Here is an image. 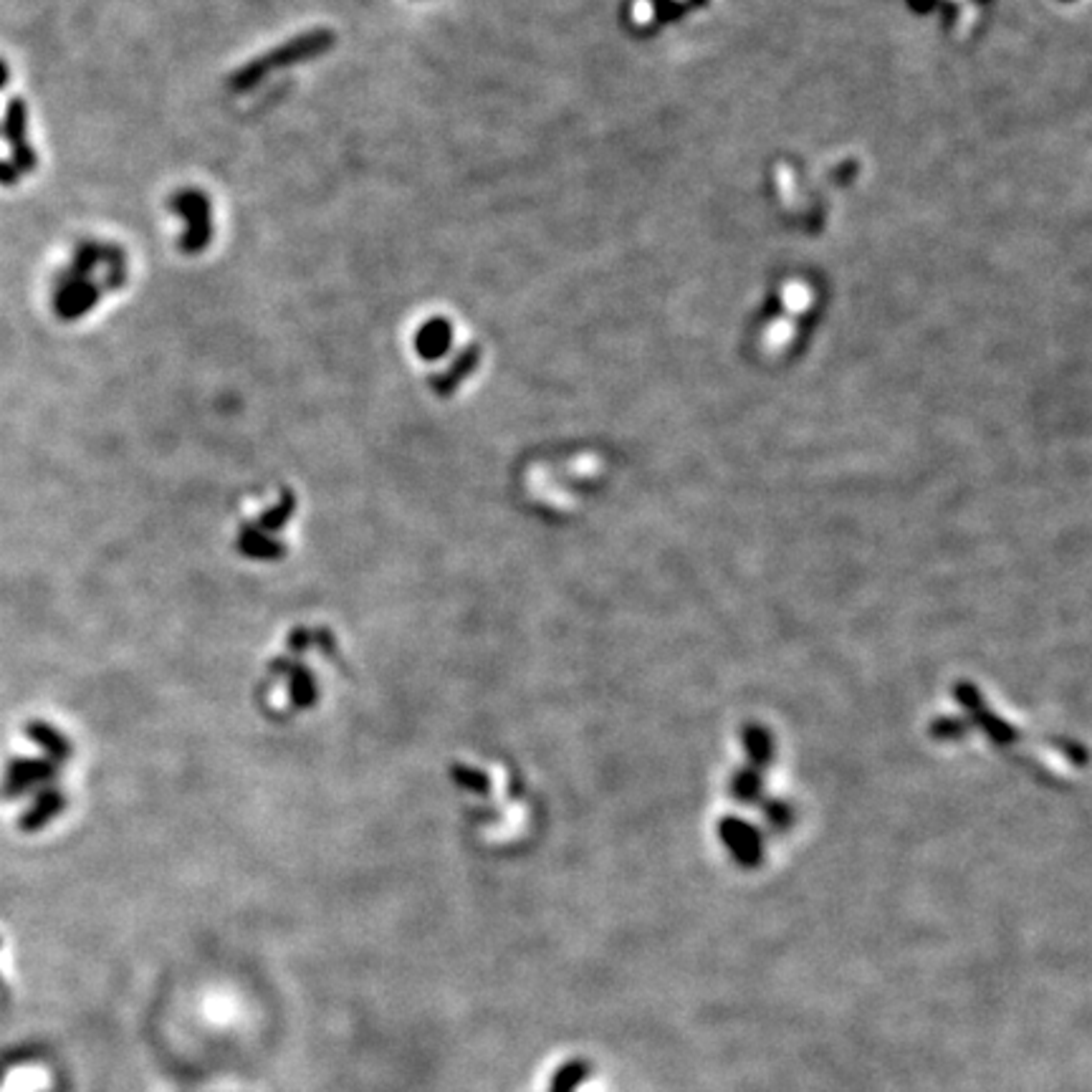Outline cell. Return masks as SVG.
<instances>
[{
  "mask_svg": "<svg viewBox=\"0 0 1092 1092\" xmlns=\"http://www.w3.org/2000/svg\"><path fill=\"white\" fill-rule=\"evenodd\" d=\"M450 344H453V326H450L448 319L442 317H433L430 321H425L415 334L417 354L428 362L445 357Z\"/></svg>",
  "mask_w": 1092,
  "mask_h": 1092,
  "instance_id": "5b68a950",
  "label": "cell"
},
{
  "mask_svg": "<svg viewBox=\"0 0 1092 1092\" xmlns=\"http://www.w3.org/2000/svg\"><path fill=\"white\" fill-rule=\"evenodd\" d=\"M332 43H334L332 31H324V28L309 31V34L298 36V38L284 43V46H276V49L269 51V54L261 56V59H256V61L249 63V66H243V69L233 77L230 86H233L235 91L253 89V86H258L263 79L269 77L271 71L289 69L294 63L309 61L314 56L332 49Z\"/></svg>",
  "mask_w": 1092,
  "mask_h": 1092,
  "instance_id": "3957f363",
  "label": "cell"
},
{
  "mask_svg": "<svg viewBox=\"0 0 1092 1092\" xmlns=\"http://www.w3.org/2000/svg\"><path fill=\"white\" fill-rule=\"evenodd\" d=\"M478 362H481V346H476V344L465 346L463 352L458 354V360L453 362V365H450L448 369H442V372L438 374L436 380H433V382H436V390H438V392H440V394H450V392H453V390H456L458 385H461V382H463L465 377H468V374L476 372Z\"/></svg>",
  "mask_w": 1092,
  "mask_h": 1092,
  "instance_id": "8992f818",
  "label": "cell"
},
{
  "mask_svg": "<svg viewBox=\"0 0 1092 1092\" xmlns=\"http://www.w3.org/2000/svg\"><path fill=\"white\" fill-rule=\"evenodd\" d=\"M532 1092H615V1087L600 1059L587 1052H567L544 1065Z\"/></svg>",
  "mask_w": 1092,
  "mask_h": 1092,
  "instance_id": "7a4b0ae2",
  "label": "cell"
},
{
  "mask_svg": "<svg viewBox=\"0 0 1092 1092\" xmlns=\"http://www.w3.org/2000/svg\"><path fill=\"white\" fill-rule=\"evenodd\" d=\"M11 137H13V145H15V153H18V165L23 167V170H31L34 167V154L28 153L26 145H23V105L21 102H15L13 107H11Z\"/></svg>",
  "mask_w": 1092,
  "mask_h": 1092,
  "instance_id": "52a82bcc",
  "label": "cell"
},
{
  "mask_svg": "<svg viewBox=\"0 0 1092 1092\" xmlns=\"http://www.w3.org/2000/svg\"><path fill=\"white\" fill-rule=\"evenodd\" d=\"M173 210L185 221L180 249L185 253H201L208 249L213 238V215H210L208 198L198 190H182L173 198Z\"/></svg>",
  "mask_w": 1092,
  "mask_h": 1092,
  "instance_id": "277c9868",
  "label": "cell"
},
{
  "mask_svg": "<svg viewBox=\"0 0 1092 1092\" xmlns=\"http://www.w3.org/2000/svg\"><path fill=\"white\" fill-rule=\"evenodd\" d=\"M817 289L804 278H787L774 284L772 294L764 301L756 324V339L764 349L769 344L784 349L787 344H799L809 332L812 317L817 312Z\"/></svg>",
  "mask_w": 1092,
  "mask_h": 1092,
  "instance_id": "6da1fadb",
  "label": "cell"
}]
</instances>
